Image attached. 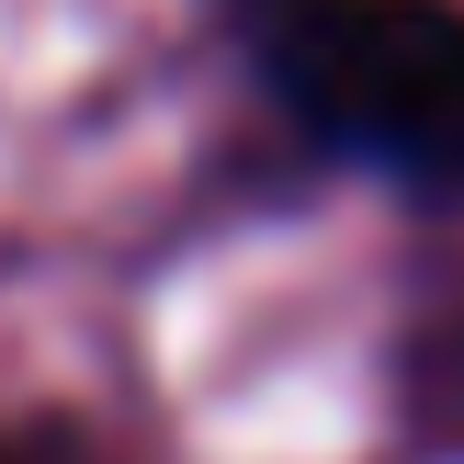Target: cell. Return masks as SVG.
I'll return each mask as SVG.
<instances>
[{"label": "cell", "mask_w": 464, "mask_h": 464, "mask_svg": "<svg viewBox=\"0 0 464 464\" xmlns=\"http://www.w3.org/2000/svg\"><path fill=\"white\" fill-rule=\"evenodd\" d=\"M272 80L329 148L408 181H464V0H306Z\"/></svg>", "instance_id": "6da1fadb"}]
</instances>
